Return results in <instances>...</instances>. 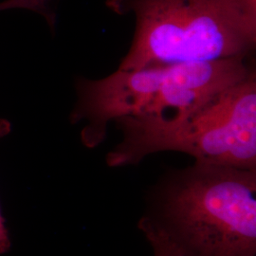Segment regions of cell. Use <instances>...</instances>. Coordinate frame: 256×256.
I'll use <instances>...</instances> for the list:
<instances>
[{
	"label": "cell",
	"instance_id": "obj_4",
	"mask_svg": "<svg viewBox=\"0 0 256 256\" xmlns=\"http://www.w3.org/2000/svg\"><path fill=\"white\" fill-rule=\"evenodd\" d=\"M122 135L106 156L110 167L176 151L196 162L256 171V70L173 126Z\"/></svg>",
	"mask_w": 256,
	"mask_h": 256
},
{
	"label": "cell",
	"instance_id": "obj_3",
	"mask_svg": "<svg viewBox=\"0 0 256 256\" xmlns=\"http://www.w3.org/2000/svg\"><path fill=\"white\" fill-rule=\"evenodd\" d=\"M160 218L183 256H256V171L194 162L165 180Z\"/></svg>",
	"mask_w": 256,
	"mask_h": 256
},
{
	"label": "cell",
	"instance_id": "obj_7",
	"mask_svg": "<svg viewBox=\"0 0 256 256\" xmlns=\"http://www.w3.org/2000/svg\"><path fill=\"white\" fill-rule=\"evenodd\" d=\"M10 129L12 126L9 120L0 118V138L7 136L10 132Z\"/></svg>",
	"mask_w": 256,
	"mask_h": 256
},
{
	"label": "cell",
	"instance_id": "obj_6",
	"mask_svg": "<svg viewBox=\"0 0 256 256\" xmlns=\"http://www.w3.org/2000/svg\"><path fill=\"white\" fill-rule=\"evenodd\" d=\"M10 247V241L9 234L4 225V220L1 214L0 210V254H5L9 250Z\"/></svg>",
	"mask_w": 256,
	"mask_h": 256
},
{
	"label": "cell",
	"instance_id": "obj_2",
	"mask_svg": "<svg viewBox=\"0 0 256 256\" xmlns=\"http://www.w3.org/2000/svg\"><path fill=\"white\" fill-rule=\"evenodd\" d=\"M106 6L136 21L120 70L252 57L256 48V0H106Z\"/></svg>",
	"mask_w": 256,
	"mask_h": 256
},
{
	"label": "cell",
	"instance_id": "obj_5",
	"mask_svg": "<svg viewBox=\"0 0 256 256\" xmlns=\"http://www.w3.org/2000/svg\"><path fill=\"white\" fill-rule=\"evenodd\" d=\"M138 227L153 248L154 256H183L164 232L147 218L140 221Z\"/></svg>",
	"mask_w": 256,
	"mask_h": 256
},
{
	"label": "cell",
	"instance_id": "obj_1",
	"mask_svg": "<svg viewBox=\"0 0 256 256\" xmlns=\"http://www.w3.org/2000/svg\"><path fill=\"white\" fill-rule=\"evenodd\" d=\"M250 58L117 70L99 80L80 78L70 120L86 122L81 134L94 144L104 142L112 122L122 134L173 126L254 72Z\"/></svg>",
	"mask_w": 256,
	"mask_h": 256
}]
</instances>
